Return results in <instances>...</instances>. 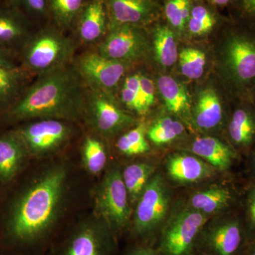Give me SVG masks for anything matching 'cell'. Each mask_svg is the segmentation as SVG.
<instances>
[{"instance_id":"1","label":"cell","mask_w":255,"mask_h":255,"mask_svg":"<svg viewBox=\"0 0 255 255\" xmlns=\"http://www.w3.org/2000/svg\"><path fill=\"white\" fill-rule=\"evenodd\" d=\"M70 153L32 161L0 188V255H46L78 216L87 174Z\"/></svg>"},{"instance_id":"2","label":"cell","mask_w":255,"mask_h":255,"mask_svg":"<svg viewBox=\"0 0 255 255\" xmlns=\"http://www.w3.org/2000/svg\"><path fill=\"white\" fill-rule=\"evenodd\" d=\"M86 92L72 63L36 77L17 102L0 115V130L42 119L82 125Z\"/></svg>"},{"instance_id":"3","label":"cell","mask_w":255,"mask_h":255,"mask_svg":"<svg viewBox=\"0 0 255 255\" xmlns=\"http://www.w3.org/2000/svg\"><path fill=\"white\" fill-rule=\"evenodd\" d=\"M11 128L22 140L32 161L70 153L85 130L81 124L58 119H36Z\"/></svg>"},{"instance_id":"4","label":"cell","mask_w":255,"mask_h":255,"mask_svg":"<svg viewBox=\"0 0 255 255\" xmlns=\"http://www.w3.org/2000/svg\"><path fill=\"white\" fill-rule=\"evenodd\" d=\"M76 42L54 25L36 30L18 54L20 66L33 78L71 64Z\"/></svg>"},{"instance_id":"5","label":"cell","mask_w":255,"mask_h":255,"mask_svg":"<svg viewBox=\"0 0 255 255\" xmlns=\"http://www.w3.org/2000/svg\"><path fill=\"white\" fill-rule=\"evenodd\" d=\"M90 189L91 211L108 226L118 241L128 231L132 208L122 174V164L111 162Z\"/></svg>"},{"instance_id":"6","label":"cell","mask_w":255,"mask_h":255,"mask_svg":"<svg viewBox=\"0 0 255 255\" xmlns=\"http://www.w3.org/2000/svg\"><path fill=\"white\" fill-rule=\"evenodd\" d=\"M117 242L108 226L90 211L64 228L46 255H114Z\"/></svg>"},{"instance_id":"7","label":"cell","mask_w":255,"mask_h":255,"mask_svg":"<svg viewBox=\"0 0 255 255\" xmlns=\"http://www.w3.org/2000/svg\"><path fill=\"white\" fill-rule=\"evenodd\" d=\"M171 200L168 186L161 174L155 172L132 209L128 232L135 243L150 245L158 236L168 218Z\"/></svg>"},{"instance_id":"8","label":"cell","mask_w":255,"mask_h":255,"mask_svg":"<svg viewBox=\"0 0 255 255\" xmlns=\"http://www.w3.org/2000/svg\"><path fill=\"white\" fill-rule=\"evenodd\" d=\"M249 235L241 209L211 218L201 230L196 255H244Z\"/></svg>"},{"instance_id":"9","label":"cell","mask_w":255,"mask_h":255,"mask_svg":"<svg viewBox=\"0 0 255 255\" xmlns=\"http://www.w3.org/2000/svg\"><path fill=\"white\" fill-rule=\"evenodd\" d=\"M113 94L87 87L82 125L107 142L136 125L135 117L124 110Z\"/></svg>"},{"instance_id":"10","label":"cell","mask_w":255,"mask_h":255,"mask_svg":"<svg viewBox=\"0 0 255 255\" xmlns=\"http://www.w3.org/2000/svg\"><path fill=\"white\" fill-rule=\"evenodd\" d=\"M209 216L188 206L169 214L159 233L157 255H196V247Z\"/></svg>"},{"instance_id":"11","label":"cell","mask_w":255,"mask_h":255,"mask_svg":"<svg viewBox=\"0 0 255 255\" xmlns=\"http://www.w3.org/2000/svg\"><path fill=\"white\" fill-rule=\"evenodd\" d=\"M226 71L236 91L251 93L255 82V27L232 30L224 48Z\"/></svg>"},{"instance_id":"12","label":"cell","mask_w":255,"mask_h":255,"mask_svg":"<svg viewBox=\"0 0 255 255\" xmlns=\"http://www.w3.org/2000/svg\"><path fill=\"white\" fill-rule=\"evenodd\" d=\"M72 65L85 86L113 95L130 66V64L105 58L95 50L75 56Z\"/></svg>"},{"instance_id":"13","label":"cell","mask_w":255,"mask_h":255,"mask_svg":"<svg viewBox=\"0 0 255 255\" xmlns=\"http://www.w3.org/2000/svg\"><path fill=\"white\" fill-rule=\"evenodd\" d=\"M147 48V38L141 26L119 25L110 26L95 50L109 59L130 64L142 58Z\"/></svg>"},{"instance_id":"14","label":"cell","mask_w":255,"mask_h":255,"mask_svg":"<svg viewBox=\"0 0 255 255\" xmlns=\"http://www.w3.org/2000/svg\"><path fill=\"white\" fill-rule=\"evenodd\" d=\"M110 28L106 0H87L74 26L73 39L77 45L97 46Z\"/></svg>"},{"instance_id":"15","label":"cell","mask_w":255,"mask_h":255,"mask_svg":"<svg viewBox=\"0 0 255 255\" xmlns=\"http://www.w3.org/2000/svg\"><path fill=\"white\" fill-rule=\"evenodd\" d=\"M31 162L24 144L14 129L0 130V188L14 182Z\"/></svg>"},{"instance_id":"16","label":"cell","mask_w":255,"mask_h":255,"mask_svg":"<svg viewBox=\"0 0 255 255\" xmlns=\"http://www.w3.org/2000/svg\"><path fill=\"white\" fill-rule=\"evenodd\" d=\"M242 192L232 184H217L194 193L187 206L211 216L241 209Z\"/></svg>"},{"instance_id":"17","label":"cell","mask_w":255,"mask_h":255,"mask_svg":"<svg viewBox=\"0 0 255 255\" xmlns=\"http://www.w3.org/2000/svg\"><path fill=\"white\" fill-rule=\"evenodd\" d=\"M36 29L33 21L17 8L0 4V48L18 56Z\"/></svg>"},{"instance_id":"18","label":"cell","mask_w":255,"mask_h":255,"mask_svg":"<svg viewBox=\"0 0 255 255\" xmlns=\"http://www.w3.org/2000/svg\"><path fill=\"white\" fill-rule=\"evenodd\" d=\"M229 143L240 155L248 157L255 146V103L253 101L238 105L227 124Z\"/></svg>"},{"instance_id":"19","label":"cell","mask_w":255,"mask_h":255,"mask_svg":"<svg viewBox=\"0 0 255 255\" xmlns=\"http://www.w3.org/2000/svg\"><path fill=\"white\" fill-rule=\"evenodd\" d=\"M110 26H142L155 17L157 6L153 0H106Z\"/></svg>"},{"instance_id":"20","label":"cell","mask_w":255,"mask_h":255,"mask_svg":"<svg viewBox=\"0 0 255 255\" xmlns=\"http://www.w3.org/2000/svg\"><path fill=\"white\" fill-rule=\"evenodd\" d=\"M78 161L82 171L89 177L99 179L112 162L107 140L89 130H84L79 143Z\"/></svg>"},{"instance_id":"21","label":"cell","mask_w":255,"mask_h":255,"mask_svg":"<svg viewBox=\"0 0 255 255\" xmlns=\"http://www.w3.org/2000/svg\"><path fill=\"white\" fill-rule=\"evenodd\" d=\"M166 170L174 182L193 184L211 177L216 169L195 155L174 153L166 161Z\"/></svg>"},{"instance_id":"22","label":"cell","mask_w":255,"mask_h":255,"mask_svg":"<svg viewBox=\"0 0 255 255\" xmlns=\"http://www.w3.org/2000/svg\"><path fill=\"white\" fill-rule=\"evenodd\" d=\"M190 151L215 169L228 172L239 159L240 155L229 142L216 137H197L190 146Z\"/></svg>"},{"instance_id":"23","label":"cell","mask_w":255,"mask_h":255,"mask_svg":"<svg viewBox=\"0 0 255 255\" xmlns=\"http://www.w3.org/2000/svg\"><path fill=\"white\" fill-rule=\"evenodd\" d=\"M33 79L20 65L0 68V115L17 102Z\"/></svg>"},{"instance_id":"24","label":"cell","mask_w":255,"mask_h":255,"mask_svg":"<svg viewBox=\"0 0 255 255\" xmlns=\"http://www.w3.org/2000/svg\"><path fill=\"white\" fill-rule=\"evenodd\" d=\"M192 119L202 130H211L221 125L224 111L221 99L214 90L207 89L199 95Z\"/></svg>"},{"instance_id":"25","label":"cell","mask_w":255,"mask_h":255,"mask_svg":"<svg viewBox=\"0 0 255 255\" xmlns=\"http://www.w3.org/2000/svg\"><path fill=\"white\" fill-rule=\"evenodd\" d=\"M157 85L169 112L187 122L192 119L190 99L182 84L172 77L164 75L157 79Z\"/></svg>"},{"instance_id":"26","label":"cell","mask_w":255,"mask_h":255,"mask_svg":"<svg viewBox=\"0 0 255 255\" xmlns=\"http://www.w3.org/2000/svg\"><path fill=\"white\" fill-rule=\"evenodd\" d=\"M155 164L145 160L122 164V178L132 209L151 177L155 174Z\"/></svg>"},{"instance_id":"27","label":"cell","mask_w":255,"mask_h":255,"mask_svg":"<svg viewBox=\"0 0 255 255\" xmlns=\"http://www.w3.org/2000/svg\"><path fill=\"white\" fill-rule=\"evenodd\" d=\"M147 129L144 122H138L119 135L116 140L115 148L119 155L133 157L148 153L150 145L147 140Z\"/></svg>"},{"instance_id":"28","label":"cell","mask_w":255,"mask_h":255,"mask_svg":"<svg viewBox=\"0 0 255 255\" xmlns=\"http://www.w3.org/2000/svg\"><path fill=\"white\" fill-rule=\"evenodd\" d=\"M87 0H48V15L53 24L68 33L73 31L75 23Z\"/></svg>"},{"instance_id":"29","label":"cell","mask_w":255,"mask_h":255,"mask_svg":"<svg viewBox=\"0 0 255 255\" xmlns=\"http://www.w3.org/2000/svg\"><path fill=\"white\" fill-rule=\"evenodd\" d=\"M153 39L154 50L157 62L165 67L173 65L179 58L173 32L167 26H157L154 32Z\"/></svg>"},{"instance_id":"30","label":"cell","mask_w":255,"mask_h":255,"mask_svg":"<svg viewBox=\"0 0 255 255\" xmlns=\"http://www.w3.org/2000/svg\"><path fill=\"white\" fill-rule=\"evenodd\" d=\"M185 128L179 121L169 117L156 120L147 129V140L157 145H165L182 136Z\"/></svg>"},{"instance_id":"31","label":"cell","mask_w":255,"mask_h":255,"mask_svg":"<svg viewBox=\"0 0 255 255\" xmlns=\"http://www.w3.org/2000/svg\"><path fill=\"white\" fill-rule=\"evenodd\" d=\"M120 100L128 110L137 115H145L140 97V73L131 74L123 78Z\"/></svg>"},{"instance_id":"32","label":"cell","mask_w":255,"mask_h":255,"mask_svg":"<svg viewBox=\"0 0 255 255\" xmlns=\"http://www.w3.org/2000/svg\"><path fill=\"white\" fill-rule=\"evenodd\" d=\"M179 67L184 76L196 80L202 76L206 65V55L196 48H187L179 55Z\"/></svg>"},{"instance_id":"33","label":"cell","mask_w":255,"mask_h":255,"mask_svg":"<svg viewBox=\"0 0 255 255\" xmlns=\"http://www.w3.org/2000/svg\"><path fill=\"white\" fill-rule=\"evenodd\" d=\"M191 0H167L165 15L169 22L179 31H182L189 21Z\"/></svg>"},{"instance_id":"34","label":"cell","mask_w":255,"mask_h":255,"mask_svg":"<svg viewBox=\"0 0 255 255\" xmlns=\"http://www.w3.org/2000/svg\"><path fill=\"white\" fill-rule=\"evenodd\" d=\"M241 211L250 240L255 238V184L249 183L242 192Z\"/></svg>"},{"instance_id":"35","label":"cell","mask_w":255,"mask_h":255,"mask_svg":"<svg viewBox=\"0 0 255 255\" xmlns=\"http://www.w3.org/2000/svg\"><path fill=\"white\" fill-rule=\"evenodd\" d=\"M215 23L214 16L204 6H196L191 9L188 26L191 34H206L212 29Z\"/></svg>"},{"instance_id":"36","label":"cell","mask_w":255,"mask_h":255,"mask_svg":"<svg viewBox=\"0 0 255 255\" xmlns=\"http://www.w3.org/2000/svg\"><path fill=\"white\" fill-rule=\"evenodd\" d=\"M3 3L17 8L32 21L49 16L48 0H4Z\"/></svg>"},{"instance_id":"37","label":"cell","mask_w":255,"mask_h":255,"mask_svg":"<svg viewBox=\"0 0 255 255\" xmlns=\"http://www.w3.org/2000/svg\"><path fill=\"white\" fill-rule=\"evenodd\" d=\"M155 85L150 78L140 74V97L145 114L155 103Z\"/></svg>"},{"instance_id":"38","label":"cell","mask_w":255,"mask_h":255,"mask_svg":"<svg viewBox=\"0 0 255 255\" xmlns=\"http://www.w3.org/2000/svg\"><path fill=\"white\" fill-rule=\"evenodd\" d=\"M242 17L255 27V0H238Z\"/></svg>"},{"instance_id":"39","label":"cell","mask_w":255,"mask_h":255,"mask_svg":"<svg viewBox=\"0 0 255 255\" xmlns=\"http://www.w3.org/2000/svg\"><path fill=\"white\" fill-rule=\"evenodd\" d=\"M19 65L16 55L0 48V68H9Z\"/></svg>"},{"instance_id":"40","label":"cell","mask_w":255,"mask_h":255,"mask_svg":"<svg viewBox=\"0 0 255 255\" xmlns=\"http://www.w3.org/2000/svg\"><path fill=\"white\" fill-rule=\"evenodd\" d=\"M124 255H157L155 248L147 244L135 243L129 248Z\"/></svg>"},{"instance_id":"41","label":"cell","mask_w":255,"mask_h":255,"mask_svg":"<svg viewBox=\"0 0 255 255\" xmlns=\"http://www.w3.org/2000/svg\"><path fill=\"white\" fill-rule=\"evenodd\" d=\"M249 159V173L251 177V183L255 184V146L254 148L248 155Z\"/></svg>"},{"instance_id":"42","label":"cell","mask_w":255,"mask_h":255,"mask_svg":"<svg viewBox=\"0 0 255 255\" xmlns=\"http://www.w3.org/2000/svg\"><path fill=\"white\" fill-rule=\"evenodd\" d=\"M244 255H255V238L250 242Z\"/></svg>"},{"instance_id":"43","label":"cell","mask_w":255,"mask_h":255,"mask_svg":"<svg viewBox=\"0 0 255 255\" xmlns=\"http://www.w3.org/2000/svg\"><path fill=\"white\" fill-rule=\"evenodd\" d=\"M214 4L220 5V6H224L231 3L233 0H211Z\"/></svg>"},{"instance_id":"44","label":"cell","mask_w":255,"mask_h":255,"mask_svg":"<svg viewBox=\"0 0 255 255\" xmlns=\"http://www.w3.org/2000/svg\"><path fill=\"white\" fill-rule=\"evenodd\" d=\"M251 94H252V101H253V102L255 103V82L254 85H253V88H252Z\"/></svg>"},{"instance_id":"45","label":"cell","mask_w":255,"mask_h":255,"mask_svg":"<svg viewBox=\"0 0 255 255\" xmlns=\"http://www.w3.org/2000/svg\"><path fill=\"white\" fill-rule=\"evenodd\" d=\"M4 0H0V4H2L4 2Z\"/></svg>"}]
</instances>
